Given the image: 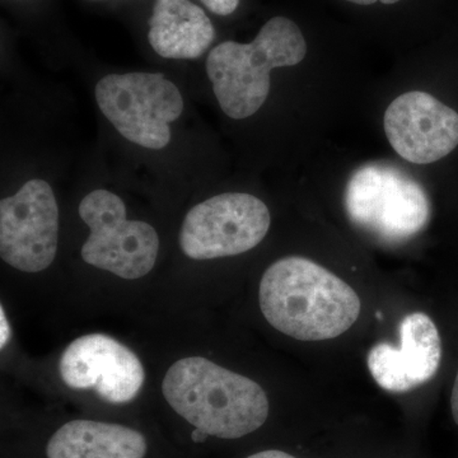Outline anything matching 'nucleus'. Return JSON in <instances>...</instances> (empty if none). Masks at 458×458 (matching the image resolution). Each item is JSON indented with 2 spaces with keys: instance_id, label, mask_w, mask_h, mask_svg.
I'll list each match as a JSON object with an SVG mask.
<instances>
[{
  "instance_id": "ddd939ff",
  "label": "nucleus",
  "mask_w": 458,
  "mask_h": 458,
  "mask_svg": "<svg viewBox=\"0 0 458 458\" xmlns=\"http://www.w3.org/2000/svg\"><path fill=\"white\" fill-rule=\"evenodd\" d=\"M143 434L120 424L73 420L54 433L47 447V458H143Z\"/></svg>"
},
{
  "instance_id": "9b49d317",
  "label": "nucleus",
  "mask_w": 458,
  "mask_h": 458,
  "mask_svg": "<svg viewBox=\"0 0 458 458\" xmlns=\"http://www.w3.org/2000/svg\"><path fill=\"white\" fill-rule=\"evenodd\" d=\"M399 333V348L379 343L367 357L377 385L394 394L408 393L429 382L442 360L441 335L427 313H410L401 321Z\"/></svg>"
},
{
  "instance_id": "dca6fc26",
  "label": "nucleus",
  "mask_w": 458,
  "mask_h": 458,
  "mask_svg": "<svg viewBox=\"0 0 458 458\" xmlns=\"http://www.w3.org/2000/svg\"><path fill=\"white\" fill-rule=\"evenodd\" d=\"M451 408L452 415H454V421L458 426V372L456 379H454V388H452Z\"/></svg>"
},
{
  "instance_id": "423d86ee",
  "label": "nucleus",
  "mask_w": 458,
  "mask_h": 458,
  "mask_svg": "<svg viewBox=\"0 0 458 458\" xmlns=\"http://www.w3.org/2000/svg\"><path fill=\"white\" fill-rule=\"evenodd\" d=\"M78 212L90 231L82 247L84 262L128 280L152 271L158 258V233L146 222L129 221L122 198L95 190L81 201Z\"/></svg>"
},
{
  "instance_id": "39448f33",
  "label": "nucleus",
  "mask_w": 458,
  "mask_h": 458,
  "mask_svg": "<svg viewBox=\"0 0 458 458\" xmlns=\"http://www.w3.org/2000/svg\"><path fill=\"white\" fill-rule=\"evenodd\" d=\"M96 101L125 140L155 150L170 143V123L183 111L179 89L159 73L106 75L96 86Z\"/></svg>"
},
{
  "instance_id": "f8f14e48",
  "label": "nucleus",
  "mask_w": 458,
  "mask_h": 458,
  "mask_svg": "<svg viewBox=\"0 0 458 458\" xmlns=\"http://www.w3.org/2000/svg\"><path fill=\"white\" fill-rule=\"evenodd\" d=\"M216 38L212 21L190 0H156L148 40L165 59L192 60L203 55Z\"/></svg>"
},
{
  "instance_id": "6e6552de",
  "label": "nucleus",
  "mask_w": 458,
  "mask_h": 458,
  "mask_svg": "<svg viewBox=\"0 0 458 458\" xmlns=\"http://www.w3.org/2000/svg\"><path fill=\"white\" fill-rule=\"evenodd\" d=\"M57 236L59 209L47 181L30 180L0 201V256L14 269H47L56 256Z\"/></svg>"
},
{
  "instance_id": "0eeeda50",
  "label": "nucleus",
  "mask_w": 458,
  "mask_h": 458,
  "mask_svg": "<svg viewBox=\"0 0 458 458\" xmlns=\"http://www.w3.org/2000/svg\"><path fill=\"white\" fill-rule=\"evenodd\" d=\"M271 216L260 199L225 192L195 205L183 219L180 247L192 260L245 254L269 232Z\"/></svg>"
},
{
  "instance_id": "1a4fd4ad",
  "label": "nucleus",
  "mask_w": 458,
  "mask_h": 458,
  "mask_svg": "<svg viewBox=\"0 0 458 458\" xmlns=\"http://www.w3.org/2000/svg\"><path fill=\"white\" fill-rule=\"evenodd\" d=\"M59 373L73 390H92L111 403H131L140 394L146 372L140 358L123 344L102 334H90L66 346Z\"/></svg>"
},
{
  "instance_id": "a211bd4d",
  "label": "nucleus",
  "mask_w": 458,
  "mask_h": 458,
  "mask_svg": "<svg viewBox=\"0 0 458 458\" xmlns=\"http://www.w3.org/2000/svg\"><path fill=\"white\" fill-rule=\"evenodd\" d=\"M2 348H4L5 344L8 343L11 333H9V325L7 318H5L4 310L2 307Z\"/></svg>"
},
{
  "instance_id": "f3484780",
  "label": "nucleus",
  "mask_w": 458,
  "mask_h": 458,
  "mask_svg": "<svg viewBox=\"0 0 458 458\" xmlns=\"http://www.w3.org/2000/svg\"><path fill=\"white\" fill-rule=\"evenodd\" d=\"M345 2L352 3V4L357 5H372L378 2L386 5H393L401 2V0H345Z\"/></svg>"
},
{
  "instance_id": "4468645a",
  "label": "nucleus",
  "mask_w": 458,
  "mask_h": 458,
  "mask_svg": "<svg viewBox=\"0 0 458 458\" xmlns=\"http://www.w3.org/2000/svg\"><path fill=\"white\" fill-rule=\"evenodd\" d=\"M205 7L218 16H229L240 5V0H201Z\"/></svg>"
},
{
  "instance_id": "f257e3e1",
  "label": "nucleus",
  "mask_w": 458,
  "mask_h": 458,
  "mask_svg": "<svg viewBox=\"0 0 458 458\" xmlns=\"http://www.w3.org/2000/svg\"><path fill=\"white\" fill-rule=\"evenodd\" d=\"M259 301L262 315L280 333L301 342L343 335L360 318V295L318 262L288 256L262 276Z\"/></svg>"
},
{
  "instance_id": "f03ea898",
  "label": "nucleus",
  "mask_w": 458,
  "mask_h": 458,
  "mask_svg": "<svg viewBox=\"0 0 458 458\" xmlns=\"http://www.w3.org/2000/svg\"><path fill=\"white\" fill-rule=\"evenodd\" d=\"M162 393L180 417L216 438H242L269 417V400L260 385L203 357L172 364Z\"/></svg>"
},
{
  "instance_id": "7ed1b4c3",
  "label": "nucleus",
  "mask_w": 458,
  "mask_h": 458,
  "mask_svg": "<svg viewBox=\"0 0 458 458\" xmlns=\"http://www.w3.org/2000/svg\"><path fill=\"white\" fill-rule=\"evenodd\" d=\"M307 55V42L294 21L274 17L250 44L225 41L207 59V73L223 113L247 119L260 110L270 92L274 68L294 66Z\"/></svg>"
},
{
  "instance_id": "2eb2a0df",
  "label": "nucleus",
  "mask_w": 458,
  "mask_h": 458,
  "mask_svg": "<svg viewBox=\"0 0 458 458\" xmlns=\"http://www.w3.org/2000/svg\"><path fill=\"white\" fill-rule=\"evenodd\" d=\"M247 458H297L292 456V454H286V452L278 450L261 451L258 454H252V456Z\"/></svg>"
},
{
  "instance_id": "6ab92c4d",
  "label": "nucleus",
  "mask_w": 458,
  "mask_h": 458,
  "mask_svg": "<svg viewBox=\"0 0 458 458\" xmlns=\"http://www.w3.org/2000/svg\"><path fill=\"white\" fill-rule=\"evenodd\" d=\"M208 437L209 436H207V434L201 432V430L199 429H195L191 434L192 441L195 443H203L205 442V439L208 438Z\"/></svg>"
},
{
  "instance_id": "20e7f679",
  "label": "nucleus",
  "mask_w": 458,
  "mask_h": 458,
  "mask_svg": "<svg viewBox=\"0 0 458 458\" xmlns=\"http://www.w3.org/2000/svg\"><path fill=\"white\" fill-rule=\"evenodd\" d=\"M344 205L352 225L384 242L411 240L432 214L426 190L388 164L361 165L346 183Z\"/></svg>"
},
{
  "instance_id": "9d476101",
  "label": "nucleus",
  "mask_w": 458,
  "mask_h": 458,
  "mask_svg": "<svg viewBox=\"0 0 458 458\" xmlns=\"http://www.w3.org/2000/svg\"><path fill=\"white\" fill-rule=\"evenodd\" d=\"M386 137L394 152L415 165L445 158L458 146V114L421 90L403 93L384 116Z\"/></svg>"
}]
</instances>
